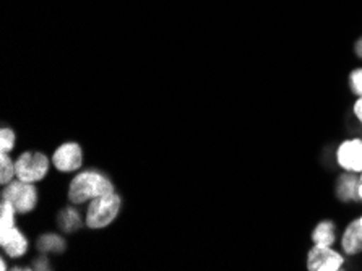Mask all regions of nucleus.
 <instances>
[{
    "instance_id": "f257e3e1",
    "label": "nucleus",
    "mask_w": 362,
    "mask_h": 271,
    "mask_svg": "<svg viewBox=\"0 0 362 271\" xmlns=\"http://www.w3.org/2000/svg\"><path fill=\"white\" fill-rule=\"evenodd\" d=\"M116 190L111 177L98 169H81L70 180L67 189V198L72 204L81 207L95 198L106 195Z\"/></svg>"
},
{
    "instance_id": "f03ea898",
    "label": "nucleus",
    "mask_w": 362,
    "mask_h": 271,
    "mask_svg": "<svg viewBox=\"0 0 362 271\" xmlns=\"http://www.w3.org/2000/svg\"><path fill=\"white\" fill-rule=\"evenodd\" d=\"M122 197L114 190L86 203L85 226L91 231H101L111 226L122 212Z\"/></svg>"
},
{
    "instance_id": "7ed1b4c3",
    "label": "nucleus",
    "mask_w": 362,
    "mask_h": 271,
    "mask_svg": "<svg viewBox=\"0 0 362 271\" xmlns=\"http://www.w3.org/2000/svg\"><path fill=\"white\" fill-rule=\"evenodd\" d=\"M15 168L16 179L37 184L47 177L49 171L52 168V158H49L44 151H37V149H26L15 159Z\"/></svg>"
},
{
    "instance_id": "20e7f679",
    "label": "nucleus",
    "mask_w": 362,
    "mask_h": 271,
    "mask_svg": "<svg viewBox=\"0 0 362 271\" xmlns=\"http://www.w3.org/2000/svg\"><path fill=\"white\" fill-rule=\"evenodd\" d=\"M0 200L10 202L15 207L18 217H25V214H30L36 209L37 203H40V190H37L36 184L15 179L2 187Z\"/></svg>"
},
{
    "instance_id": "39448f33",
    "label": "nucleus",
    "mask_w": 362,
    "mask_h": 271,
    "mask_svg": "<svg viewBox=\"0 0 362 271\" xmlns=\"http://www.w3.org/2000/svg\"><path fill=\"white\" fill-rule=\"evenodd\" d=\"M52 168L62 174H75L85 163L83 148L78 142H64L52 153Z\"/></svg>"
},
{
    "instance_id": "423d86ee",
    "label": "nucleus",
    "mask_w": 362,
    "mask_h": 271,
    "mask_svg": "<svg viewBox=\"0 0 362 271\" xmlns=\"http://www.w3.org/2000/svg\"><path fill=\"white\" fill-rule=\"evenodd\" d=\"M344 265V257L333 247L312 246L307 252V270L309 271H339Z\"/></svg>"
},
{
    "instance_id": "0eeeda50",
    "label": "nucleus",
    "mask_w": 362,
    "mask_h": 271,
    "mask_svg": "<svg viewBox=\"0 0 362 271\" xmlns=\"http://www.w3.org/2000/svg\"><path fill=\"white\" fill-rule=\"evenodd\" d=\"M337 163L344 173H362V138H349L337 148Z\"/></svg>"
},
{
    "instance_id": "6e6552de",
    "label": "nucleus",
    "mask_w": 362,
    "mask_h": 271,
    "mask_svg": "<svg viewBox=\"0 0 362 271\" xmlns=\"http://www.w3.org/2000/svg\"><path fill=\"white\" fill-rule=\"evenodd\" d=\"M0 247H2L5 257L18 260L28 253L30 239L18 226H15L5 234H0Z\"/></svg>"
},
{
    "instance_id": "1a4fd4ad",
    "label": "nucleus",
    "mask_w": 362,
    "mask_h": 271,
    "mask_svg": "<svg viewBox=\"0 0 362 271\" xmlns=\"http://www.w3.org/2000/svg\"><path fill=\"white\" fill-rule=\"evenodd\" d=\"M341 248L344 255H359L362 252V228L361 217L351 221L341 236Z\"/></svg>"
},
{
    "instance_id": "9d476101",
    "label": "nucleus",
    "mask_w": 362,
    "mask_h": 271,
    "mask_svg": "<svg viewBox=\"0 0 362 271\" xmlns=\"http://www.w3.org/2000/svg\"><path fill=\"white\" fill-rule=\"evenodd\" d=\"M85 226V214L81 217L80 209L76 204L70 203L62 212L57 214V228L65 234H74Z\"/></svg>"
},
{
    "instance_id": "9b49d317",
    "label": "nucleus",
    "mask_w": 362,
    "mask_h": 271,
    "mask_svg": "<svg viewBox=\"0 0 362 271\" xmlns=\"http://www.w3.org/2000/svg\"><path fill=\"white\" fill-rule=\"evenodd\" d=\"M36 248L40 253H46V255H60L67 250V241L62 236L56 234V232H44L36 241Z\"/></svg>"
},
{
    "instance_id": "f8f14e48",
    "label": "nucleus",
    "mask_w": 362,
    "mask_h": 271,
    "mask_svg": "<svg viewBox=\"0 0 362 271\" xmlns=\"http://www.w3.org/2000/svg\"><path fill=\"white\" fill-rule=\"evenodd\" d=\"M310 239L315 246L333 247L334 242H337V224L332 219L320 221L314 228V231H312Z\"/></svg>"
},
{
    "instance_id": "ddd939ff",
    "label": "nucleus",
    "mask_w": 362,
    "mask_h": 271,
    "mask_svg": "<svg viewBox=\"0 0 362 271\" xmlns=\"http://www.w3.org/2000/svg\"><path fill=\"white\" fill-rule=\"evenodd\" d=\"M358 185H359V177L354 173H344L338 179L337 193L339 200L348 202V200H359L358 195Z\"/></svg>"
},
{
    "instance_id": "4468645a",
    "label": "nucleus",
    "mask_w": 362,
    "mask_h": 271,
    "mask_svg": "<svg viewBox=\"0 0 362 271\" xmlns=\"http://www.w3.org/2000/svg\"><path fill=\"white\" fill-rule=\"evenodd\" d=\"M16 213L15 207L10 202L0 200V234H5L16 226Z\"/></svg>"
},
{
    "instance_id": "2eb2a0df",
    "label": "nucleus",
    "mask_w": 362,
    "mask_h": 271,
    "mask_svg": "<svg viewBox=\"0 0 362 271\" xmlns=\"http://www.w3.org/2000/svg\"><path fill=\"white\" fill-rule=\"evenodd\" d=\"M16 179V168L15 159L12 154L0 153V185H7Z\"/></svg>"
},
{
    "instance_id": "dca6fc26",
    "label": "nucleus",
    "mask_w": 362,
    "mask_h": 271,
    "mask_svg": "<svg viewBox=\"0 0 362 271\" xmlns=\"http://www.w3.org/2000/svg\"><path fill=\"white\" fill-rule=\"evenodd\" d=\"M16 145V134L12 127H2L0 129V153L12 154Z\"/></svg>"
},
{
    "instance_id": "f3484780",
    "label": "nucleus",
    "mask_w": 362,
    "mask_h": 271,
    "mask_svg": "<svg viewBox=\"0 0 362 271\" xmlns=\"http://www.w3.org/2000/svg\"><path fill=\"white\" fill-rule=\"evenodd\" d=\"M348 81H349L351 91H353L358 98L362 96V67L354 69L351 71Z\"/></svg>"
},
{
    "instance_id": "a211bd4d",
    "label": "nucleus",
    "mask_w": 362,
    "mask_h": 271,
    "mask_svg": "<svg viewBox=\"0 0 362 271\" xmlns=\"http://www.w3.org/2000/svg\"><path fill=\"white\" fill-rule=\"evenodd\" d=\"M33 270H40V271H46L51 270V262H49V257L46 253H40L33 262Z\"/></svg>"
},
{
    "instance_id": "6ab92c4d",
    "label": "nucleus",
    "mask_w": 362,
    "mask_h": 271,
    "mask_svg": "<svg viewBox=\"0 0 362 271\" xmlns=\"http://www.w3.org/2000/svg\"><path fill=\"white\" fill-rule=\"evenodd\" d=\"M353 110H354V115H356V119H358L359 122L362 124V96H359L358 99H356V103H354V108H353Z\"/></svg>"
},
{
    "instance_id": "aec40b11",
    "label": "nucleus",
    "mask_w": 362,
    "mask_h": 271,
    "mask_svg": "<svg viewBox=\"0 0 362 271\" xmlns=\"http://www.w3.org/2000/svg\"><path fill=\"white\" fill-rule=\"evenodd\" d=\"M356 54H358V57L362 59V38L358 42H356Z\"/></svg>"
},
{
    "instance_id": "412c9836",
    "label": "nucleus",
    "mask_w": 362,
    "mask_h": 271,
    "mask_svg": "<svg viewBox=\"0 0 362 271\" xmlns=\"http://www.w3.org/2000/svg\"><path fill=\"white\" fill-rule=\"evenodd\" d=\"M0 270L2 271L8 270V265H7V262H5V255H2V258H0Z\"/></svg>"
},
{
    "instance_id": "4be33fe9",
    "label": "nucleus",
    "mask_w": 362,
    "mask_h": 271,
    "mask_svg": "<svg viewBox=\"0 0 362 271\" xmlns=\"http://www.w3.org/2000/svg\"><path fill=\"white\" fill-rule=\"evenodd\" d=\"M358 195H359V202H362V173L359 174V185H358Z\"/></svg>"
},
{
    "instance_id": "5701e85b",
    "label": "nucleus",
    "mask_w": 362,
    "mask_h": 271,
    "mask_svg": "<svg viewBox=\"0 0 362 271\" xmlns=\"http://www.w3.org/2000/svg\"><path fill=\"white\" fill-rule=\"evenodd\" d=\"M361 228H362V217H361Z\"/></svg>"
}]
</instances>
